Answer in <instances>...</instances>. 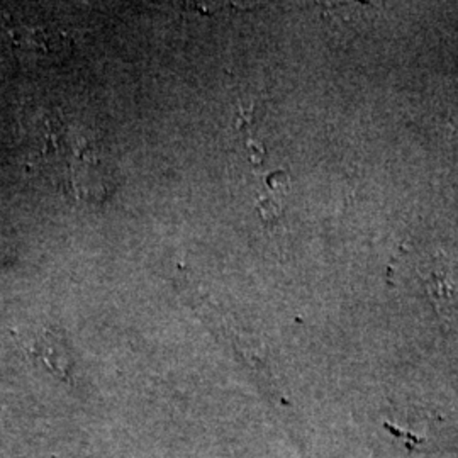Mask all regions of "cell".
I'll list each match as a JSON object with an SVG mask.
<instances>
[{"label":"cell","instance_id":"cell-1","mask_svg":"<svg viewBox=\"0 0 458 458\" xmlns=\"http://www.w3.org/2000/svg\"><path fill=\"white\" fill-rule=\"evenodd\" d=\"M33 353L34 357L43 361L49 372H53L55 376L62 378H68L70 376L72 359L64 340L56 333L49 329L39 333L34 338Z\"/></svg>","mask_w":458,"mask_h":458},{"label":"cell","instance_id":"cell-2","mask_svg":"<svg viewBox=\"0 0 458 458\" xmlns=\"http://www.w3.org/2000/svg\"><path fill=\"white\" fill-rule=\"evenodd\" d=\"M7 262H9V251L5 243L0 240V267H4Z\"/></svg>","mask_w":458,"mask_h":458}]
</instances>
